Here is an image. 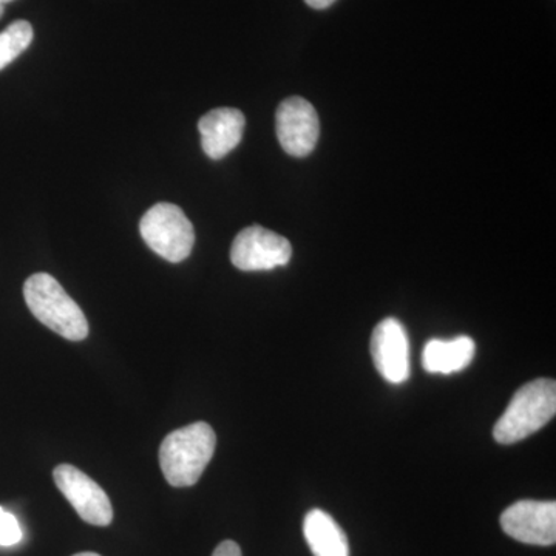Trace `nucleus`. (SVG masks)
Listing matches in <instances>:
<instances>
[{"instance_id": "6", "label": "nucleus", "mask_w": 556, "mask_h": 556, "mask_svg": "<svg viewBox=\"0 0 556 556\" xmlns=\"http://www.w3.org/2000/svg\"><path fill=\"white\" fill-rule=\"evenodd\" d=\"M54 482L80 519L91 526L105 527L112 522L113 507L108 493L79 468L61 464L54 468Z\"/></svg>"}, {"instance_id": "14", "label": "nucleus", "mask_w": 556, "mask_h": 556, "mask_svg": "<svg viewBox=\"0 0 556 556\" xmlns=\"http://www.w3.org/2000/svg\"><path fill=\"white\" fill-rule=\"evenodd\" d=\"M21 540L22 530L16 517L0 507V546H16Z\"/></svg>"}, {"instance_id": "2", "label": "nucleus", "mask_w": 556, "mask_h": 556, "mask_svg": "<svg viewBox=\"0 0 556 556\" xmlns=\"http://www.w3.org/2000/svg\"><path fill=\"white\" fill-rule=\"evenodd\" d=\"M24 298L33 316L61 338L80 342L89 336V321L56 278L38 273L24 285Z\"/></svg>"}, {"instance_id": "16", "label": "nucleus", "mask_w": 556, "mask_h": 556, "mask_svg": "<svg viewBox=\"0 0 556 556\" xmlns=\"http://www.w3.org/2000/svg\"><path fill=\"white\" fill-rule=\"evenodd\" d=\"M306 5H309L311 9L314 10H327L332 3L338 2V0H305Z\"/></svg>"}, {"instance_id": "18", "label": "nucleus", "mask_w": 556, "mask_h": 556, "mask_svg": "<svg viewBox=\"0 0 556 556\" xmlns=\"http://www.w3.org/2000/svg\"><path fill=\"white\" fill-rule=\"evenodd\" d=\"M73 556H101V555L93 554V552H83V554H76Z\"/></svg>"}, {"instance_id": "8", "label": "nucleus", "mask_w": 556, "mask_h": 556, "mask_svg": "<svg viewBox=\"0 0 556 556\" xmlns=\"http://www.w3.org/2000/svg\"><path fill=\"white\" fill-rule=\"evenodd\" d=\"M277 138L288 155L305 159L318 141L320 123L316 109L300 97L288 98L276 113Z\"/></svg>"}, {"instance_id": "1", "label": "nucleus", "mask_w": 556, "mask_h": 556, "mask_svg": "<svg viewBox=\"0 0 556 556\" xmlns=\"http://www.w3.org/2000/svg\"><path fill=\"white\" fill-rule=\"evenodd\" d=\"M217 437L206 422L172 431L160 447V466L172 486L195 485L214 457Z\"/></svg>"}, {"instance_id": "11", "label": "nucleus", "mask_w": 556, "mask_h": 556, "mask_svg": "<svg viewBox=\"0 0 556 556\" xmlns=\"http://www.w3.org/2000/svg\"><path fill=\"white\" fill-rule=\"evenodd\" d=\"M477 343L468 336L452 340L431 339L424 346L422 367L431 375L463 371L473 361Z\"/></svg>"}, {"instance_id": "9", "label": "nucleus", "mask_w": 556, "mask_h": 556, "mask_svg": "<svg viewBox=\"0 0 556 556\" xmlns=\"http://www.w3.org/2000/svg\"><path fill=\"white\" fill-rule=\"evenodd\" d=\"M371 356L376 369L387 382L397 386L409 378L408 336L396 318H386L372 331Z\"/></svg>"}, {"instance_id": "15", "label": "nucleus", "mask_w": 556, "mask_h": 556, "mask_svg": "<svg viewBox=\"0 0 556 556\" xmlns=\"http://www.w3.org/2000/svg\"><path fill=\"white\" fill-rule=\"evenodd\" d=\"M212 556H241V548L233 541H223Z\"/></svg>"}, {"instance_id": "7", "label": "nucleus", "mask_w": 556, "mask_h": 556, "mask_svg": "<svg viewBox=\"0 0 556 556\" xmlns=\"http://www.w3.org/2000/svg\"><path fill=\"white\" fill-rule=\"evenodd\" d=\"M501 527L508 536L532 546H554L556 541L555 501H518L501 515Z\"/></svg>"}, {"instance_id": "5", "label": "nucleus", "mask_w": 556, "mask_h": 556, "mask_svg": "<svg viewBox=\"0 0 556 556\" xmlns=\"http://www.w3.org/2000/svg\"><path fill=\"white\" fill-rule=\"evenodd\" d=\"M292 257L291 243L262 226L241 230L230 248V262L237 269L254 273L287 266Z\"/></svg>"}, {"instance_id": "17", "label": "nucleus", "mask_w": 556, "mask_h": 556, "mask_svg": "<svg viewBox=\"0 0 556 556\" xmlns=\"http://www.w3.org/2000/svg\"><path fill=\"white\" fill-rule=\"evenodd\" d=\"M13 2V0H0V17L3 16V11H5L7 3Z\"/></svg>"}, {"instance_id": "3", "label": "nucleus", "mask_w": 556, "mask_h": 556, "mask_svg": "<svg viewBox=\"0 0 556 556\" xmlns=\"http://www.w3.org/2000/svg\"><path fill=\"white\" fill-rule=\"evenodd\" d=\"M556 413V383L536 379L519 388L504 415L493 428L497 444L508 445L532 437L554 419Z\"/></svg>"}, {"instance_id": "10", "label": "nucleus", "mask_w": 556, "mask_h": 556, "mask_svg": "<svg viewBox=\"0 0 556 556\" xmlns=\"http://www.w3.org/2000/svg\"><path fill=\"white\" fill-rule=\"evenodd\" d=\"M243 113L237 109H214L200 119L201 148L211 160L225 159L243 138Z\"/></svg>"}, {"instance_id": "12", "label": "nucleus", "mask_w": 556, "mask_h": 556, "mask_svg": "<svg viewBox=\"0 0 556 556\" xmlns=\"http://www.w3.org/2000/svg\"><path fill=\"white\" fill-rule=\"evenodd\" d=\"M303 535L314 556H350V544L342 527L320 508L306 515Z\"/></svg>"}, {"instance_id": "4", "label": "nucleus", "mask_w": 556, "mask_h": 556, "mask_svg": "<svg viewBox=\"0 0 556 556\" xmlns=\"http://www.w3.org/2000/svg\"><path fill=\"white\" fill-rule=\"evenodd\" d=\"M142 240L161 258L179 263L189 257L195 244V230L181 207L159 203L139 223Z\"/></svg>"}, {"instance_id": "13", "label": "nucleus", "mask_w": 556, "mask_h": 556, "mask_svg": "<svg viewBox=\"0 0 556 556\" xmlns=\"http://www.w3.org/2000/svg\"><path fill=\"white\" fill-rule=\"evenodd\" d=\"M33 42L30 22L16 21L0 33V70L9 67Z\"/></svg>"}]
</instances>
